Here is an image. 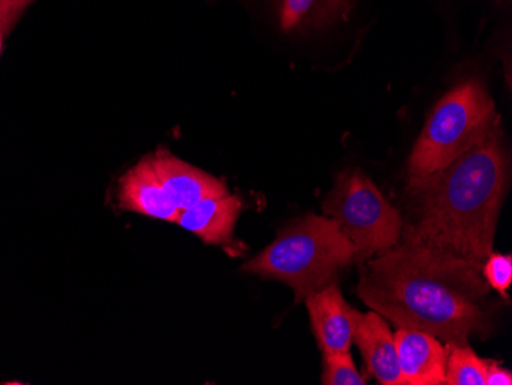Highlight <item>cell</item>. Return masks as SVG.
<instances>
[{
  "label": "cell",
  "instance_id": "cell-17",
  "mask_svg": "<svg viewBox=\"0 0 512 385\" xmlns=\"http://www.w3.org/2000/svg\"><path fill=\"white\" fill-rule=\"evenodd\" d=\"M27 5L25 2H16V0H0V14L7 17L14 25V22L19 19L20 13L27 8Z\"/></svg>",
  "mask_w": 512,
  "mask_h": 385
},
{
  "label": "cell",
  "instance_id": "cell-7",
  "mask_svg": "<svg viewBox=\"0 0 512 385\" xmlns=\"http://www.w3.org/2000/svg\"><path fill=\"white\" fill-rule=\"evenodd\" d=\"M394 344L405 384H445L447 347L436 336L421 330L398 329Z\"/></svg>",
  "mask_w": 512,
  "mask_h": 385
},
{
  "label": "cell",
  "instance_id": "cell-19",
  "mask_svg": "<svg viewBox=\"0 0 512 385\" xmlns=\"http://www.w3.org/2000/svg\"><path fill=\"white\" fill-rule=\"evenodd\" d=\"M4 33L5 31L0 27V54H2V47H4Z\"/></svg>",
  "mask_w": 512,
  "mask_h": 385
},
{
  "label": "cell",
  "instance_id": "cell-9",
  "mask_svg": "<svg viewBox=\"0 0 512 385\" xmlns=\"http://www.w3.org/2000/svg\"><path fill=\"white\" fill-rule=\"evenodd\" d=\"M353 343H356L364 356L368 376H373L382 385H405L399 369L394 335L379 313L362 315Z\"/></svg>",
  "mask_w": 512,
  "mask_h": 385
},
{
  "label": "cell",
  "instance_id": "cell-18",
  "mask_svg": "<svg viewBox=\"0 0 512 385\" xmlns=\"http://www.w3.org/2000/svg\"><path fill=\"white\" fill-rule=\"evenodd\" d=\"M0 27H2V30L8 31L11 27H13V24H11L10 20L7 19V17L2 16L0 14Z\"/></svg>",
  "mask_w": 512,
  "mask_h": 385
},
{
  "label": "cell",
  "instance_id": "cell-10",
  "mask_svg": "<svg viewBox=\"0 0 512 385\" xmlns=\"http://www.w3.org/2000/svg\"><path fill=\"white\" fill-rule=\"evenodd\" d=\"M120 208L157 220L177 221L178 211L155 172L152 157L143 158L120 180Z\"/></svg>",
  "mask_w": 512,
  "mask_h": 385
},
{
  "label": "cell",
  "instance_id": "cell-11",
  "mask_svg": "<svg viewBox=\"0 0 512 385\" xmlns=\"http://www.w3.org/2000/svg\"><path fill=\"white\" fill-rule=\"evenodd\" d=\"M241 208L243 203L234 195L204 198L197 205L180 211L175 223L194 232L206 243L226 244L232 240Z\"/></svg>",
  "mask_w": 512,
  "mask_h": 385
},
{
  "label": "cell",
  "instance_id": "cell-12",
  "mask_svg": "<svg viewBox=\"0 0 512 385\" xmlns=\"http://www.w3.org/2000/svg\"><path fill=\"white\" fill-rule=\"evenodd\" d=\"M350 11V0H278L284 31H309L335 24Z\"/></svg>",
  "mask_w": 512,
  "mask_h": 385
},
{
  "label": "cell",
  "instance_id": "cell-5",
  "mask_svg": "<svg viewBox=\"0 0 512 385\" xmlns=\"http://www.w3.org/2000/svg\"><path fill=\"white\" fill-rule=\"evenodd\" d=\"M324 214L339 224L356 251V263L387 251L401 240L404 220L364 172H342L325 198Z\"/></svg>",
  "mask_w": 512,
  "mask_h": 385
},
{
  "label": "cell",
  "instance_id": "cell-8",
  "mask_svg": "<svg viewBox=\"0 0 512 385\" xmlns=\"http://www.w3.org/2000/svg\"><path fill=\"white\" fill-rule=\"evenodd\" d=\"M152 163L161 185L178 211L191 208L204 198L227 194L223 181L181 162L166 149H158L157 154L152 155Z\"/></svg>",
  "mask_w": 512,
  "mask_h": 385
},
{
  "label": "cell",
  "instance_id": "cell-1",
  "mask_svg": "<svg viewBox=\"0 0 512 385\" xmlns=\"http://www.w3.org/2000/svg\"><path fill=\"white\" fill-rule=\"evenodd\" d=\"M365 261L358 295L398 329L421 330L447 344L468 346L493 332L490 284L482 263L428 246L410 235Z\"/></svg>",
  "mask_w": 512,
  "mask_h": 385
},
{
  "label": "cell",
  "instance_id": "cell-16",
  "mask_svg": "<svg viewBox=\"0 0 512 385\" xmlns=\"http://www.w3.org/2000/svg\"><path fill=\"white\" fill-rule=\"evenodd\" d=\"M512 373L499 362L486 359L485 385H511Z\"/></svg>",
  "mask_w": 512,
  "mask_h": 385
},
{
  "label": "cell",
  "instance_id": "cell-4",
  "mask_svg": "<svg viewBox=\"0 0 512 385\" xmlns=\"http://www.w3.org/2000/svg\"><path fill=\"white\" fill-rule=\"evenodd\" d=\"M499 125L496 106L485 85L479 80L460 83L431 111L408 163L410 178L428 177L447 168Z\"/></svg>",
  "mask_w": 512,
  "mask_h": 385
},
{
  "label": "cell",
  "instance_id": "cell-6",
  "mask_svg": "<svg viewBox=\"0 0 512 385\" xmlns=\"http://www.w3.org/2000/svg\"><path fill=\"white\" fill-rule=\"evenodd\" d=\"M304 301L322 353L350 352L362 313L344 300L336 283L322 287Z\"/></svg>",
  "mask_w": 512,
  "mask_h": 385
},
{
  "label": "cell",
  "instance_id": "cell-15",
  "mask_svg": "<svg viewBox=\"0 0 512 385\" xmlns=\"http://www.w3.org/2000/svg\"><path fill=\"white\" fill-rule=\"evenodd\" d=\"M482 274L491 289L506 298V292L512 283L511 255L491 254L482 264Z\"/></svg>",
  "mask_w": 512,
  "mask_h": 385
},
{
  "label": "cell",
  "instance_id": "cell-13",
  "mask_svg": "<svg viewBox=\"0 0 512 385\" xmlns=\"http://www.w3.org/2000/svg\"><path fill=\"white\" fill-rule=\"evenodd\" d=\"M486 359L479 358L468 346L447 344L445 384L485 385Z\"/></svg>",
  "mask_w": 512,
  "mask_h": 385
},
{
  "label": "cell",
  "instance_id": "cell-20",
  "mask_svg": "<svg viewBox=\"0 0 512 385\" xmlns=\"http://www.w3.org/2000/svg\"><path fill=\"white\" fill-rule=\"evenodd\" d=\"M16 2H25V4H30L33 0H16Z\"/></svg>",
  "mask_w": 512,
  "mask_h": 385
},
{
  "label": "cell",
  "instance_id": "cell-14",
  "mask_svg": "<svg viewBox=\"0 0 512 385\" xmlns=\"http://www.w3.org/2000/svg\"><path fill=\"white\" fill-rule=\"evenodd\" d=\"M322 384L365 385L367 379L359 375L350 352L325 353Z\"/></svg>",
  "mask_w": 512,
  "mask_h": 385
},
{
  "label": "cell",
  "instance_id": "cell-3",
  "mask_svg": "<svg viewBox=\"0 0 512 385\" xmlns=\"http://www.w3.org/2000/svg\"><path fill=\"white\" fill-rule=\"evenodd\" d=\"M352 263H356L355 247L339 224L333 218L306 215L279 232L276 240L241 270L283 281L295 292L296 303H301L335 283L336 275Z\"/></svg>",
  "mask_w": 512,
  "mask_h": 385
},
{
  "label": "cell",
  "instance_id": "cell-2",
  "mask_svg": "<svg viewBox=\"0 0 512 385\" xmlns=\"http://www.w3.org/2000/svg\"><path fill=\"white\" fill-rule=\"evenodd\" d=\"M509 162L500 125L447 168L410 178L416 221L404 234L482 263L493 254L497 218L508 186Z\"/></svg>",
  "mask_w": 512,
  "mask_h": 385
}]
</instances>
